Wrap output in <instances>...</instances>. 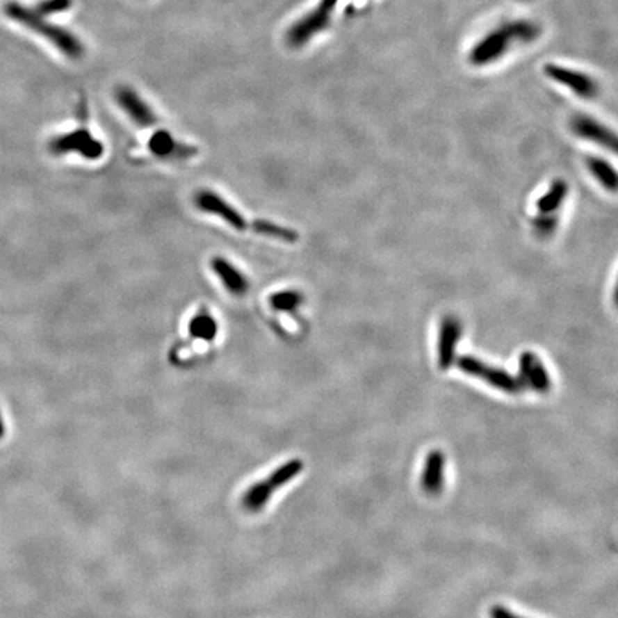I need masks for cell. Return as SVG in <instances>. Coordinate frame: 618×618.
I'll return each instance as SVG.
<instances>
[{
    "instance_id": "6da1fadb",
    "label": "cell",
    "mask_w": 618,
    "mask_h": 618,
    "mask_svg": "<svg viewBox=\"0 0 618 618\" xmlns=\"http://www.w3.org/2000/svg\"><path fill=\"white\" fill-rule=\"evenodd\" d=\"M193 202L196 209L219 218L238 232H251L270 239H278L285 243H296L300 241V234L292 228L282 227L279 224H275V222L263 219L248 220L234 205L227 202L224 197L212 190H200L195 195Z\"/></svg>"
},
{
    "instance_id": "7a4b0ae2",
    "label": "cell",
    "mask_w": 618,
    "mask_h": 618,
    "mask_svg": "<svg viewBox=\"0 0 618 618\" xmlns=\"http://www.w3.org/2000/svg\"><path fill=\"white\" fill-rule=\"evenodd\" d=\"M541 36V28L531 20H512L500 24L498 28L481 38L468 54L473 66H487L505 56L517 44L532 43Z\"/></svg>"
},
{
    "instance_id": "3957f363",
    "label": "cell",
    "mask_w": 618,
    "mask_h": 618,
    "mask_svg": "<svg viewBox=\"0 0 618 618\" xmlns=\"http://www.w3.org/2000/svg\"><path fill=\"white\" fill-rule=\"evenodd\" d=\"M5 13L8 15V17L16 20L17 23L23 24V26H26L28 29L46 38L49 42L54 43L65 56L70 59H81L83 56L85 47L76 36H73L63 28L49 23L47 20L43 19V16L36 13L33 9H29L16 2H10L5 6Z\"/></svg>"
},
{
    "instance_id": "277c9868",
    "label": "cell",
    "mask_w": 618,
    "mask_h": 618,
    "mask_svg": "<svg viewBox=\"0 0 618 618\" xmlns=\"http://www.w3.org/2000/svg\"><path fill=\"white\" fill-rule=\"evenodd\" d=\"M457 366L464 374L475 377L489 387L497 388L505 393H520L524 387L518 377H514L508 371L489 365L473 355H462L457 359Z\"/></svg>"
},
{
    "instance_id": "5b68a950",
    "label": "cell",
    "mask_w": 618,
    "mask_h": 618,
    "mask_svg": "<svg viewBox=\"0 0 618 618\" xmlns=\"http://www.w3.org/2000/svg\"><path fill=\"white\" fill-rule=\"evenodd\" d=\"M304 468V462L298 458L291 460L281 465L278 469H275L266 480L257 482L252 485L248 491L245 492L242 498L243 507L248 511H259L268 500L270 498L272 492L281 488L282 485L288 484L292 478H295L298 474H301Z\"/></svg>"
},
{
    "instance_id": "8992f818",
    "label": "cell",
    "mask_w": 618,
    "mask_h": 618,
    "mask_svg": "<svg viewBox=\"0 0 618 618\" xmlns=\"http://www.w3.org/2000/svg\"><path fill=\"white\" fill-rule=\"evenodd\" d=\"M339 0H320V2L298 22H295L286 32V42L293 47H301L319 32L325 31Z\"/></svg>"
},
{
    "instance_id": "52a82bcc",
    "label": "cell",
    "mask_w": 618,
    "mask_h": 618,
    "mask_svg": "<svg viewBox=\"0 0 618 618\" xmlns=\"http://www.w3.org/2000/svg\"><path fill=\"white\" fill-rule=\"evenodd\" d=\"M49 151L55 156L76 154L85 159L95 161L104 155L105 147L86 128H78L76 131L54 138L49 142Z\"/></svg>"
},
{
    "instance_id": "ba28073f",
    "label": "cell",
    "mask_w": 618,
    "mask_h": 618,
    "mask_svg": "<svg viewBox=\"0 0 618 618\" xmlns=\"http://www.w3.org/2000/svg\"><path fill=\"white\" fill-rule=\"evenodd\" d=\"M544 73L553 82L568 88L583 99H594L600 92L599 83L584 72L570 69L562 65L547 63L544 66Z\"/></svg>"
},
{
    "instance_id": "9c48e42d",
    "label": "cell",
    "mask_w": 618,
    "mask_h": 618,
    "mask_svg": "<svg viewBox=\"0 0 618 618\" xmlns=\"http://www.w3.org/2000/svg\"><path fill=\"white\" fill-rule=\"evenodd\" d=\"M147 151L165 162H185L200 154L196 146L178 140L166 131L155 132L147 142Z\"/></svg>"
},
{
    "instance_id": "30bf717a",
    "label": "cell",
    "mask_w": 618,
    "mask_h": 618,
    "mask_svg": "<svg viewBox=\"0 0 618 618\" xmlns=\"http://www.w3.org/2000/svg\"><path fill=\"white\" fill-rule=\"evenodd\" d=\"M115 99L117 106L127 113V116L140 128L154 127L158 122L156 113L147 105L140 95L129 86H119L115 90Z\"/></svg>"
},
{
    "instance_id": "8fae6325",
    "label": "cell",
    "mask_w": 618,
    "mask_h": 618,
    "mask_svg": "<svg viewBox=\"0 0 618 618\" xmlns=\"http://www.w3.org/2000/svg\"><path fill=\"white\" fill-rule=\"evenodd\" d=\"M570 128L573 133L581 139L589 140L592 143H597L603 147H607L608 151L615 152L617 151V136L615 133L604 127L603 123L591 117L588 115H576L571 122Z\"/></svg>"
},
{
    "instance_id": "7c38bea8",
    "label": "cell",
    "mask_w": 618,
    "mask_h": 618,
    "mask_svg": "<svg viewBox=\"0 0 618 618\" xmlns=\"http://www.w3.org/2000/svg\"><path fill=\"white\" fill-rule=\"evenodd\" d=\"M520 381L524 388H530L538 393H547L551 389V378L541 358L526 351L520 357Z\"/></svg>"
},
{
    "instance_id": "4fadbf2b",
    "label": "cell",
    "mask_w": 618,
    "mask_h": 618,
    "mask_svg": "<svg viewBox=\"0 0 618 618\" xmlns=\"http://www.w3.org/2000/svg\"><path fill=\"white\" fill-rule=\"evenodd\" d=\"M462 325L454 315L442 318L438 336V365L441 369H448L455 361L457 345L461 338Z\"/></svg>"
},
{
    "instance_id": "5bb4252c",
    "label": "cell",
    "mask_w": 618,
    "mask_h": 618,
    "mask_svg": "<svg viewBox=\"0 0 618 618\" xmlns=\"http://www.w3.org/2000/svg\"><path fill=\"white\" fill-rule=\"evenodd\" d=\"M211 269L220 281L222 286L231 295L242 296L250 291V279L231 261L222 257H215L211 261Z\"/></svg>"
},
{
    "instance_id": "9a60e30c",
    "label": "cell",
    "mask_w": 618,
    "mask_h": 618,
    "mask_svg": "<svg viewBox=\"0 0 618 618\" xmlns=\"http://www.w3.org/2000/svg\"><path fill=\"white\" fill-rule=\"evenodd\" d=\"M444 465L445 457L438 450L431 451L425 458L419 482H421V488L430 496H437L444 487Z\"/></svg>"
},
{
    "instance_id": "2e32d148",
    "label": "cell",
    "mask_w": 618,
    "mask_h": 618,
    "mask_svg": "<svg viewBox=\"0 0 618 618\" xmlns=\"http://www.w3.org/2000/svg\"><path fill=\"white\" fill-rule=\"evenodd\" d=\"M218 331H219L218 320L205 308L201 309L195 316H192L190 323L188 325L189 341L192 342L193 341L212 342L218 336Z\"/></svg>"
},
{
    "instance_id": "e0dca14e",
    "label": "cell",
    "mask_w": 618,
    "mask_h": 618,
    "mask_svg": "<svg viewBox=\"0 0 618 618\" xmlns=\"http://www.w3.org/2000/svg\"><path fill=\"white\" fill-rule=\"evenodd\" d=\"M568 195V184L564 179L553 181L548 190L537 201L539 213H555L564 204Z\"/></svg>"
},
{
    "instance_id": "ac0fdd59",
    "label": "cell",
    "mask_w": 618,
    "mask_h": 618,
    "mask_svg": "<svg viewBox=\"0 0 618 618\" xmlns=\"http://www.w3.org/2000/svg\"><path fill=\"white\" fill-rule=\"evenodd\" d=\"M587 166L592 175L597 178L603 188L610 192H615L618 185V177L614 166L600 156H588Z\"/></svg>"
},
{
    "instance_id": "d6986e66",
    "label": "cell",
    "mask_w": 618,
    "mask_h": 618,
    "mask_svg": "<svg viewBox=\"0 0 618 618\" xmlns=\"http://www.w3.org/2000/svg\"><path fill=\"white\" fill-rule=\"evenodd\" d=\"M304 304V295L300 291L285 289L277 293H272L269 298V305L274 311L284 314H293Z\"/></svg>"
},
{
    "instance_id": "ffe728a7",
    "label": "cell",
    "mask_w": 618,
    "mask_h": 618,
    "mask_svg": "<svg viewBox=\"0 0 618 618\" xmlns=\"http://www.w3.org/2000/svg\"><path fill=\"white\" fill-rule=\"evenodd\" d=\"M534 229L538 236L548 238L551 236L558 225V219L555 213H539V216L534 218Z\"/></svg>"
},
{
    "instance_id": "44dd1931",
    "label": "cell",
    "mask_w": 618,
    "mask_h": 618,
    "mask_svg": "<svg viewBox=\"0 0 618 618\" xmlns=\"http://www.w3.org/2000/svg\"><path fill=\"white\" fill-rule=\"evenodd\" d=\"M72 8V0H42L33 9L40 16H51L69 10Z\"/></svg>"
},
{
    "instance_id": "7402d4cb",
    "label": "cell",
    "mask_w": 618,
    "mask_h": 618,
    "mask_svg": "<svg viewBox=\"0 0 618 618\" xmlns=\"http://www.w3.org/2000/svg\"><path fill=\"white\" fill-rule=\"evenodd\" d=\"M489 618H523V617L514 614L512 611L507 610L503 605H494L489 610Z\"/></svg>"
},
{
    "instance_id": "603a6c76",
    "label": "cell",
    "mask_w": 618,
    "mask_h": 618,
    "mask_svg": "<svg viewBox=\"0 0 618 618\" xmlns=\"http://www.w3.org/2000/svg\"><path fill=\"white\" fill-rule=\"evenodd\" d=\"M5 434H6V427H5V421H3L2 412H0V439H3Z\"/></svg>"
}]
</instances>
